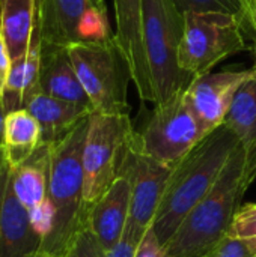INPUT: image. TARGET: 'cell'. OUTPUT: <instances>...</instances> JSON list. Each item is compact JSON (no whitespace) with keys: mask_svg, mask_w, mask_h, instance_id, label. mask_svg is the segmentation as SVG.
<instances>
[{"mask_svg":"<svg viewBox=\"0 0 256 257\" xmlns=\"http://www.w3.org/2000/svg\"><path fill=\"white\" fill-rule=\"evenodd\" d=\"M256 179V154L235 149L208 194L190 211L167 241V257H204L231 227L243 197Z\"/></svg>","mask_w":256,"mask_h":257,"instance_id":"1","label":"cell"},{"mask_svg":"<svg viewBox=\"0 0 256 257\" xmlns=\"http://www.w3.org/2000/svg\"><path fill=\"white\" fill-rule=\"evenodd\" d=\"M238 146L240 142L234 133L222 125L174 167L151 226L163 245L214 187Z\"/></svg>","mask_w":256,"mask_h":257,"instance_id":"2","label":"cell"},{"mask_svg":"<svg viewBox=\"0 0 256 257\" xmlns=\"http://www.w3.org/2000/svg\"><path fill=\"white\" fill-rule=\"evenodd\" d=\"M88 125L89 117L51 145L48 199L53 208V227L39 250L51 256L63 257L75 233L88 221L81 160Z\"/></svg>","mask_w":256,"mask_h":257,"instance_id":"3","label":"cell"},{"mask_svg":"<svg viewBox=\"0 0 256 257\" xmlns=\"http://www.w3.org/2000/svg\"><path fill=\"white\" fill-rule=\"evenodd\" d=\"M143 48L148 60L154 105L186 90L193 77L180 68L184 14L174 0H143Z\"/></svg>","mask_w":256,"mask_h":257,"instance_id":"4","label":"cell"},{"mask_svg":"<svg viewBox=\"0 0 256 257\" xmlns=\"http://www.w3.org/2000/svg\"><path fill=\"white\" fill-rule=\"evenodd\" d=\"M66 50L94 113L130 114L127 90L131 71L116 36L75 42Z\"/></svg>","mask_w":256,"mask_h":257,"instance_id":"5","label":"cell"},{"mask_svg":"<svg viewBox=\"0 0 256 257\" xmlns=\"http://www.w3.org/2000/svg\"><path fill=\"white\" fill-rule=\"evenodd\" d=\"M244 17L228 12H186L184 35L180 45V68L189 75L201 77L226 59L246 48L243 36Z\"/></svg>","mask_w":256,"mask_h":257,"instance_id":"6","label":"cell"},{"mask_svg":"<svg viewBox=\"0 0 256 257\" xmlns=\"http://www.w3.org/2000/svg\"><path fill=\"white\" fill-rule=\"evenodd\" d=\"M130 114L89 116L83 145L84 203L91 208L119 176L125 152L134 136Z\"/></svg>","mask_w":256,"mask_h":257,"instance_id":"7","label":"cell"},{"mask_svg":"<svg viewBox=\"0 0 256 257\" xmlns=\"http://www.w3.org/2000/svg\"><path fill=\"white\" fill-rule=\"evenodd\" d=\"M211 131L204 125L186 98V90L154 105V111L137 133V143L143 154L175 167Z\"/></svg>","mask_w":256,"mask_h":257,"instance_id":"8","label":"cell"},{"mask_svg":"<svg viewBox=\"0 0 256 257\" xmlns=\"http://www.w3.org/2000/svg\"><path fill=\"white\" fill-rule=\"evenodd\" d=\"M172 170L174 167L143 154L137 143V133H134L119 173L128 179L131 190L130 218L125 230L142 238L152 226Z\"/></svg>","mask_w":256,"mask_h":257,"instance_id":"9","label":"cell"},{"mask_svg":"<svg viewBox=\"0 0 256 257\" xmlns=\"http://www.w3.org/2000/svg\"><path fill=\"white\" fill-rule=\"evenodd\" d=\"M41 41L45 45L68 47L75 42L112 36L107 14L92 0H36Z\"/></svg>","mask_w":256,"mask_h":257,"instance_id":"10","label":"cell"},{"mask_svg":"<svg viewBox=\"0 0 256 257\" xmlns=\"http://www.w3.org/2000/svg\"><path fill=\"white\" fill-rule=\"evenodd\" d=\"M51 145L41 143L23 164L11 169L12 188L29 211L35 232L44 239L53 227V208L48 199Z\"/></svg>","mask_w":256,"mask_h":257,"instance_id":"11","label":"cell"},{"mask_svg":"<svg viewBox=\"0 0 256 257\" xmlns=\"http://www.w3.org/2000/svg\"><path fill=\"white\" fill-rule=\"evenodd\" d=\"M253 75V69L208 72L195 77L186 89V98L204 125L214 131L222 126L237 90Z\"/></svg>","mask_w":256,"mask_h":257,"instance_id":"12","label":"cell"},{"mask_svg":"<svg viewBox=\"0 0 256 257\" xmlns=\"http://www.w3.org/2000/svg\"><path fill=\"white\" fill-rule=\"evenodd\" d=\"M41 245L42 239L32 226L29 211L12 188L6 161L0 169V257H30Z\"/></svg>","mask_w":256,"mask_h":257,"instance_id":"13","label":"cell"},{"mask_svg":"<svg viewBox=\"0 0 256 257\" xmlns=\"http://www.w3.org/2000/svg\"><path fill=\"white\" fill-rule=\"evenodd\" d=\"M116 17V41L128 62L131 81L139 98L154 104V90L143 48V0H113Z\"/></svg>","mask_w":256,"mask_h":257,"instance_id":"14","label":"cell"},{"mask_svg":"<svg viewBox=\"0 0 256 257\" xmlns=\"http://www.w3.org/2000/svg\"><path fill=\"white\" fill-rule=\"evenodd\" d=\"M130 182L119 175L88 211V224L104 254L113 250L124 236L130 218Z\"/></svg>","mask_w":256,"mask_h":257,"instance_id":"15","label":"cell"},{"mask_svg":"<svg viewBox=\"0 0 256 257\" xmlns=\"http://www.w3.org/2000/svg\"><path fill=\"white\" fill-rule=\"evenodd\" d=\"M39 92L84 107L94 113L91 101L75 74L68 50L63 45H41Z\"/></svg>","mask_w":256,"mask_h":257,"instance_id":"16","label":"cell"},{"mask_svg":"<svg viewBox=\"0 0 256 257\" xmlns=\"http://www.w3.org/2000/svg\"><path fill=\"white\" fill-rule=\"evenodd\" d=\"M41 30L36 23L32 42L26 54L14 59L8 74V80L0 96V105L5 113L26 108L29 101L39 93V65H41Z\"/></svg>","mask_w":256,"mask_h":257,"instance_id":"17","label":"cell"},{"mask_svg":"<svg viewBox=\"0 0 256 257\" xmlns=\"http://www.w3.org/2000/svg\"><path fill=\"white\" fill-rule=\"evenodd\" d=\"M26 110L38 120L41 126L42 143H56L71 133L83 119L92 114L91 110L53 98L42 92L36 93Z\"/></svg>","mask_w":256,"mask_h":257,"instance_id":"18","label":"cell"},{"mask_svg":"<svg viewBox=\"0 0 256 257\" xmlns=\"http://www.w3.org/2000/svg\"><path fill=\"white\" fill-rule=\"evenodd\" d=\"M36 23V0H0V36L12 60L29 50Z\"/></svg>","mask_w":256,"mask_h":257,"instance_id":"19","label":"cell"},{"mask_svg":"<svg viewBox=\"0 0 256 257\" xmlns=\"http://www.w3.org/2000/svg\"><path fill=\"white\" fill-rule=\"evenodd\" d=\"M41 143V126L26 108L6 114L3 151L11 169L30 158Z\"/></svg>","mask_w":256,"mask_h":257,"instance_id":"20","label":"cell"},{"mask_svg":"<svg viewBox=\"0 0 256 257\" xmlns=\"http://www.w3.org/2000/svg\"><path fill=\"white\" fill-rule=\"evenodd\" d=\"M240 145L250 154H256V75L241 84L237 90L229 111L223 122Z\"/></svg>","mask_w":256,"mask_h":257,"instance_id":"21","label":"cell"},{"mask_svg":"<svg viewBox=\"0 0 256 257\" xmlns=\"http://www.w3.org/2000/svg\"><path fill=\"white\" fill-rule=\"evenodd\" d=\"M228 235L241 241L256 257V203H243L228 230Z\"/></svg>","mask_w":256,"mask_h":257,"instance_id":"22","label":"cell"},{"mask_svg":"<svg viewBox=\"0 0 256 257\" xmlns=\"http://www.w3.org/2000/svg\"><path fill=\"white\" fill-rule=\"evenodd\" d=\"M104 251L100 247L94 232L91 230L88 221L81 226V229L72 238L68 250L63 257H104Z\"/></svg>","mask_w":256,"mask_h":257,"instance_id":"23","label":"cell"},{"mask_svg":"<svg viewBox=\"0 0 256 257\" xmlns=\"http://www.w3.org/2000/svg\"><path fill=\"white\" fill-rule=\"evenodd\" d=\"M178 9L186 12H228V14H238L244 17L243 6L238 0H174Z\"/></svg>","mask_w":256,"mask_h":257,"instance_id":"24","label":"cell"},{"mask_svg":"<svg viewBox=\"0 0 256 257\" xmlns=\"http://www.w3.org/2000/svg\"><path fill=\"white\" fill-rule=\"evenodd\" d=\"M204 257H253L249 248L231 235H225Z\"/></svg>","mask_w":256,"mask_h":257,"instance_id":"25","label":"cell"},{"mask_svg":"<svg viewBox=\"0 0 256 257\" xmlns=\"http://www.w3.org/2000/svg\"><path fill=\"white\" fill-rule=\"evenodd\" d=\"M133 257H167L166 247L160 242L152 227H149L139 241Z\"/></svg>","mask_w":256,"mask_h":257,"instance_id":"26","label":"cell"},{"mask_svg":"<svg viewBox=\"0 0 256 257\" xmlns=\"http://www.w3.org/2000/svg\"><path fill=\"white\" fill-rule=\"evenodd\" d=\"M140 239L142 238H139L134 233L125 230L122 239L119 241V244L113 250L106 253L104 257H133L134 256V251H136V247H137Z\"/></svg>","mask_w":256,"mask_h":257,"instance_id":"27","label":"cell"},{"mask_svg":"<svg viewBox=\"0 0 256 257\" xmlns=\"http://www.w3.org/2000/svg\"><path fill=\"white\" fill-rule=\"evenodd\" d=\"M11 63H12V59L6 50V45L0 36V96L3 93V89H5V84H6V80H8V74H9V69H11Z\"/></svg>","mask_w":256,"mask_h":257,"instance_id":"28","label":"cell"},{"mask_svg":"<svg viewBox=\"0 0 256 257\" xmlns=\"http://www.w3.org/2000/svg\"><path fill=\"white\" fill-rule=\"evenodd\" d=\"M244 21H247L256 35V0H249L244 9Z\"/></svg>","mask_w":256,"mask_h":257,"instance_id":"29","label":"cell"},{"mask_svg":"<svg viewBox=\"0 0 256 257\" xmlns=\"http://www.w3.org/2000/svg\"><path fill=\"white\" fill-rule=\"evenodd\" d=\"M5 122H6V113L0 105V148H3V142H5Z\"/></svg>","mask_w":256,"mask_h":257,"instance_id":"30","label":"cell"},{"mask_svg":"<svg viewBox=\"0 0 256 257\" xmlns=\"http://www.w3.org/2000/svg\"><path fill=\"white\" fill-rule=\"evenodd\" d=\"M92 3H94V6H95L98 11H101V12L106 14V3H104V0H92Z\"/></svg>","mask_w":256,"mask_h":257,"instance_id":"31","label":"cell"},{"mask_svg":"<svg viewBox=\"0 0 256 257\" xmlns=\"http://www.w3.org/2000/svg\"><path fill=\"white\" fill-rule=\"evenodd\" d=\"M6 164V157H5V151L3 148H0V169Z\"/></svg>","mask_w":256,"mask_h":257,"instance_id":"32","label":"cell"},{"mask_svg":"<svg viewBox=\"0 0 256 257\" xmlns=\"http://www.w3.org/2000/svg\"><path fill=\"white\" fill-rule=\"evenodd\" d=\"M30 257H56V256H51V254H48V253H44V251H38V253L32 254Z\"/></svg>","mask_w":256,"mask_h":257,"instance_id":"33","label":"cell"},{"mask_svg":"<svg viewBox=\"0 0 256 257\" xmlns=\"http://www.w3.org/2000/svg\"><path fill=\"white\" fill-rule=\"evenodd\" d=\"M240 3H241V6H243V11L246 9V6H247V3H249V0H238Z\"/></svg>","mask_w":256,"mask_h":257,"instance_id":"34","label":"cell"},{"mask_svg":"<svg viewBox=\"0 0 256 257\" xmlns=\"http://www.w3.org/2000/svg\"><path fill=\"white\" fill-rule=\"evenodd\" d=\"M252 69H253V72H255V75H256V47H255V63H253Z\"/></svg>","mask_w":256,"mask_h":257,"instance_id":"35","label":"cell"}]
</instances>
